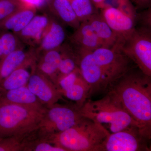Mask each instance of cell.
Listing matches in <instances>:
<instances>
[{"label": "cell", "instance_id": "f1b7e54d", "mask_svg": "<svg viewBox=\"0 0 151 151\" xmlns=\"http://www.w3.org/2000/svg\"><path fill=\"white\" fill-rule=\"evenodd\" d=\"M139 7H146L149 6L151 0H132Z\"/></svg>", "mask_w": 151, "mask_h": 151}, {"label": "cell", "instance_id": "5b68a950", "mask_svg": "<svg viewBox=\"0 0 151 151\" xmlns=\"http://www.w3.org/2000/svg\"><path fill=\"white\" fill-rule=\"evenodd\" d=\"M83 118L75 104L55 103L46 107L42 119L36 130L37 134L47 141L50 136L75 126Z\"/></svg>", "mask_w": 151, "mask_h": 151}, {"label": "cell", "instance_id": "30bf717a", "mask_svg": "<svg viewBox=\"0 0 151 151\" xmlns=\"http://www.w3.org/2000/svg\"><path fill=\"white\" fill-rule=\"evenodd\" d=\"M100 14L119 37V43L136 28V20L120 10L112 7L105 8L101 9Z\"/></svg>", "mask_w": 151, "mask_h": 151}, {"label": "cell", "instance_id": "9a60e30c", "mask_svg": "<svg viewBox=\"0 0 151 151\" xmlns=\"http://www.w3.org/2000/svg\"><path fill=\"white\" fill-rule=\"evenodd\" d=\"M0 102L33 108L46 107L40 103L27 86L7 91H0Z\"/></svg>", "mask_w": 151, "mask_h": 151}, {"label": "cell", "instance_id": "7a4b0ae2", "mask_svg": "<svg viewBox=\"0 0 151 151\" xmlns=\"http://www.w3.org/2000/svg\"><path fill=\"white\" fill-rule=\"evenodd\" d=\"M108 135L100 125L83 117L75 126L50 136L47 141L65 151H98Z\"/></svg>", "mask_w": 151, "mask_h": 151}, {"label": "cell", "instance_id": "cb8c5ba5", "mask_svg": "<svg viewBox=\"0 0 151 151\" xmlns=\"http://www.w3.org/2000/svg\"><path fill=\"white\" fill-rule=\"evenodd\" d=\"M0 38L4 48V55L3 58L15 50L23 48L22 42L17 36L14 33L3 31L0 34Z\"/></svg>", "mask_w": 151, "mask_h": 151}, {"label": "cell", "instance_id": "277c9868", "mask_svg": "<svg viewBox=\"0 0 151 151\" xmlns=\"http://www.w3.org/2000/svg\"><path fill=\"white\" fill-rule=\"evenodd\" d=\"M46 108L0 102V138L35 131L38 127Z\"/></svg>", "mask_w": 151, "mask_h": 151}, {"label": "cell", "instance_id": "7c38bea8", "mask_svg": "<svg viewBox=\"0 0 151 151\" xmlns=\"http://www.w3.org/2000/svg\"><path fill=\"white\" fill-rule=\"evenodd\" d=\"M51 19L45 15H36L16 35L22 42L35 46L40 43Z\"/></svg>", "mask_w": 151, "mask_h": 151}, {"label": "cell", "instance_id": "52a82bcc", "mask_svg": "<svg viewBox=\"0 0 151 151\" xmlns=\"http://www.w3.org/2000/svg\"><path fill=\"white\" fill-rule=\"evenodd\" d=\"M92 54L104 74L110 89L133 68L131 65L133 63L132 60L118 47H99L92 52Z\"/></svg>", "mask_w": 151, "mask_h": 151}, {"label": "cell", "instance_id": "44dd1931", "mask_svg": "<svg viewBox=\"0 0 151 151\" xmlns=\"http://www.w3.org/2000/svg\"><path fill=\"white\" fill-rule=\"evenodd\" d=\"M78 68V53L71 45L67 44L58 69L55 86L60 78L73 72Z\"/></svg>", "mask_w": 151, "mask_h": 151}, {"label": "cell", "instance_id": "ffe728a7", "mask_svg": "<svg viewBox=\"0 0 151 151\" xmlns=\"http://www.w3.org/2000/svg\"><path fill=\"white\" fill-rule=\"evenodd\" d=\"M51 9L63 23L76 29L79 27L81 23L73 11L70 0H52Z\"/></svg>", "mask_w": 151, "mask_h": 151}, {"label": "cell", "instance_id": "8992f818", "mask_svg": "<svg viewBox=\"0 0 151 151\" xmlns=\"http://www.w3.org/2000/svg\"><path fill=\"white\" fill-rule=\"evenodd\" d=\"M118 47L141 71L151 76V28H135Z\"/></svg>", "mask_w": 151, "mask_h": 151}, {"label": "cell", "instance_id": "d6986e66", "mask_svg": "<svg viewBox=\"0 0 151 151\" xmlns=\"http://www.w3.org/2000/svg\"><path fill=\"white\" fill-rule=\"evenodd\" d=\"M90 88L81 75L76 80L61 92L63 97L75 103L78 108H81L89 98Z\"/></svg>", "mask_w": 151, "mask_h": 151}, {"label": "cell", "instance_id": "5bb4252c", "mask_svg": "<svg viewBox=\"0 0 151 151\" xmlns=\"http://www.w3.org/2000/svg\"><path fill=\"white\" fill-rule=\"evenodd\" d=\"M65 37V30L61 24L51 19L38 47L35 49L37 56L42 52L58 48L63 44Z\"/></svg>", "mask_w": 151, "mask_h": 151}, {"label": "cell", "instance_id": "484cf974", "mask_svg": "<svg viewBox=\"0 0 151 151\" xmlns=\"http://www.w3.org/2000/svg\"><path fill=\"white\" fill-rule=\"evenodd\" d=\"M112 7L123 11L137 20L136 10L129 0H103L100 9Z\"/></svg>", "mask_w": 151, "mask_h": 151}, {"label": "cell", "instance_id": "8fae6325", "mask_svg": "<svg viewBox=\"0 0 151 151\" xmlns=\"http://www.w3.org/2000/svg\"><path fill=\"white\" fill-rule=\"evenodd\" d=\"M70 39V45L78 53L92 52L102 47L96 33L87 21L81 22Z\"/></svg>", "mask_w": 151, "mask_h": 151}, {"label": "cell", "instance_id": "f546056e", "mask_svg": "<svg viewBox=\"0 0 151 151\" xmlns=\"http://www.w3.org/2000/svg\"><path fill=\"white\" fill-rule=\"evenodd\" d=\"M95 7L97 9H100L103 0H91Z\"/></svg>", "mask_w": 151, "mask_h": 151}, {"label": "cell", "instance_id": "ac0fdd59", "mask_svg": "<svg viewBox=\"0 0 151 151\" xmlns=\"http://www.w3.org/2000/svg\"><path fill=\"white\" fill-rule=\"evenodd\" d=\"M37 58L25 63L5 78L0 83V91H7L27 86L31 74L32 70L30 71L29 68L35 63Z\"/></svg>", "mask_w": 151, "mask_h": 151}, {"label": "cell", "instance_id": "7402d4cb", "mask_svg": "<svg viewBox=\"0 0 151 151\" xmlns=\"http://www.w3.org/2000/svg\"><path fill=\"white\" fill-rule=\"evenodd\" d=\"M71 6L80 23L87 21L97 13L91 0H70Z\"/></svg>", "mask_w": 151, "mask_h": 151}, {"label": "cell", "instance_id": "ba28073f", "mask_svg": "<svg viewBox=\"0 0 151 151\" xmlns=\"http://www.w3.org/2000/svg\"><path fill=\"white\" fill-rule=\"evenodd\" d=\"M150 140L141 134L137 127H132L109 134L98 151H151Z\"/></svg>", "mask_w": 151, "mask_h": 151}, {"label": "cell", "instance_id": "d4e9b609", "mask_svg": "<svg viewBox=\"0 0 151 151\" xmlns=\"http://www.w3.org/2000/svg\"><path fill=\"white\" fill-rule=\"evenodd\" d=\"M27 7L21 0H0V21Z\"/></svg>", "mask_w": 151, "mask_h": 151}, {"label": "cell", "instance_id": "4dcf8cb0", "mask_svg": "<svg viewBox=\"0 0 151 151\" xmlns=\"http://www.w3.org/2000/svg\"><path fill=\"white\" fill-rule=\"evenodd\" d=\"M4 55V48L1 40L0 38V59L2 58Z\"/></svg>", "mask_w": 151, "mask_h": 151}, {"label": "cell", "instance_id": "e0dca14e", "mask_svg": "<svg viewBox=\"0 0 151 151\" xmlns=\"http://www.w3.org/2000/svg\"><path fill=\"white\" fill-rule=\"evenodd\" d=\"M36 10L27 7L0 21V31H12L15 34L20 32L35 16Z\"/></svg>", "mask_w": 151, "mask_h": 151}, {"label": "cell", "instance_id": "83f0119b", "mask_svg": "<svg viewBox=\"0 0 151 151\" xmlns=\"http://www.w3.org/2000/svg\"><path fill=\"white\" fill-rule=\"evenodd\" d=\"M26 5L36 9L42 7L47 3L48 0H21Z\"/></svg>", "mask_w": 151, "mask_h": 151}, {"label": "cell", "instance_id": "3957f363", "mask_svg": "<svg viewBox=\"0 0 151 151\" xmlns=\"http://www.w3.org/2000/svg\"><path fill=\"white\" fill-rule=\"evenodd\" d=\"M78 111L81 116L100 125L109 134L137 127L131 116L108 93L100 100H86Z\"/></svg>", "mask_w": 151, "mask_h": 151}, {"label": "cell", "instance_id": "6da1fadb", "mask_svg": "<svg viewBox=\"0 0 151 151\" xmlns=\"http://www.w3.org/2000/svg\"><path fill=\"white\" fill-rule=\"evenodd\" d=\"M108 93L131 116L141 134L151 139V76L132 68Z\"/></svg>", "mask_w": 151, "mask_h": 151}, {"label": "cell", "instance_id": "2e32d148", "mask_svg": "<svg viewBox=\"0 0 151 151\" xmlns=\"http://www.w3.org/2000/svg\"><path fill=\"white\" fill-rule=\"evenodd\" d=\"M101 43L102 47L112 48L118 46L119 38L112 30L100 14L96 13L87 21Z\"/></svg>", "mask_w": 151, "mask_h": 151}, {"label": "cell", "instance_id": "9c48e42d", "mask_svg": "<svg viewBox=\"0 0 151 151\" xmlns=\"http://www.w3.org/2000/svg\"><path fill=\"white\" fill-rule=\"evenodd\" d=\"M33 65L31 74L27 86L40 103L47 107L63 100V97L54 83L40 72Z\"/></svg>", "mask_w": 151, "mask_h": 151}, {"label": "cell", "instance_id": "4316f807", "mask_svg": "<svg viewBox=\"0 0 151 151\" xmlns=\"http://www.w3.org/2000/svg\"><path fill=\"white\" fill-rule=\"evenodd\" d=\"M151 9L150 8L140 14V16L137 17V18H139L140 19V20L142 23V26L151 28Z\"/></svg>", "mask_w": 151, "mask_h": 151}, {"label": "cell", "instance_id": "603a6c76", "mask_svg": "<svg viewBox=\"0 0 151 151\" xmlns=\"http://www.w3.org/2000/svg\"><path fill=\"white\" fill-rule=\"evenodd\" d=\"M30 133L0 138V151H23L26 138Z\"/></svg>", "mask_w": 151, "mask_h": 151}, {"label": "cell", "instance_id": "4fadbf2b", "mask_svg": "<svg viewBox=\"0 0 151 151\" xmlns=\"http://www.w3.org/2000/svg\"><path fill=\"white\" fill-rule=\"evenodd\" d=\"M37 58L35 49L24 51L17 50L0 59V83L11 73L25 63Z\"/></svg>", "mask_w": 151, "mask_h": 151}]
</instances>
